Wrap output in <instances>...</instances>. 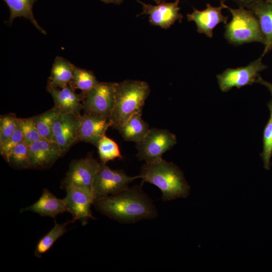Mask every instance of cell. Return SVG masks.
I'll return each instance as SVG.
<instances>
[{
	"mask_svg": "<svg viewBox=\"0 0 272 272\" xmlns=\"http://www.w3.org/2000/svg\"><path fill=\"white\" fill-rule=\"evenodd\" d=\"M266 68L260 57L245 66L227 69L217 76L219 88L222 92H227L233 87L239 89L251 85L256 83L259 72Z\"/></svg>",
	"mask_w": 272,
	"mask_h": 272,
	"instance_id": "ba28073f",
	"label": "cell"
},
{
	"mask_svg": "<svg viewBox=\"0 0 272 272\" xmlns=\"http://www.w3.org/2000/svg\"><path fill=\"white\" fill-rule=\"evenodd\" d=\"M47 90L53 98L54 106L61 113L81 115L83 97L77 94L70 84L61 89L47 87Z\"/></svg>",
	"mask_w": 272,
	"mask_h": 272,
	"instance_id": "2e32d148",
	"label": "cell"
},
{
	"mask_svg": "<svg viewBox=\"0 0 272 272\" xmlns=\"http://www.w3.org/2000/svg\"><path fill=\"white\" fill-rule=\"evenodd\" d=\"M142 115L140 113L133 115L117 129L124 141L138 143L148 133L150 128Z\"/></svg>",
	"mask_w": 272,
	"mask_h": 272,
	"instance_id": "ffe728a7",
	"label": "cell"
},
{
	"mask_svg": "<svg viewBox=\"0 0 272 272\" xmlns=\"http://www.w3.org/2000/svg\"><path fill=\"white\" fill-rule=\"evenodd\" d=\"M61 113L54 106L42 113L32 116L38 131L43 139L52 141L53 125Z\"/></svg>",
	"mask_w": 272,
	"mask_h": 272,
	"instance_id": "cb8c5ba5",
	"label": "cell"
},
{
	"mask_svg": "<svg viewBox=\"0 0 272 272\" xmlns=\"http://www.w3.org/2000/svg\"><path fill=\"white\" fill-rule=\"evenodd\" d=\"M153 1L155 2L157 4H159L161 3L166 2L168 0H153Z\"/></svg>",
	"mask_w": 272,
	"mask_h": 272,
	"instance_id": "836d02e7",
	"label": "cell"
},
{
	"mask_svg": "<svg viewBox=\"0 0 272 272\" xmlns=\"http://www.w3.org/2000/svg\"><path fill=\"white\" fill-rule=\"evenodd\" d=\"M98 82L92 71L76 66L70 84L75 90H81L80 94L84 99L85 95Z\"/></svg>",
	"mask_w": 272,
	"mask_h": 272,
	"instance_id": "603a6c76",
	"label": "cell"
},
{
	"mask_svg": "<svg viewBox=\"0 0 272 272\" xmlns=\"http://www.w3.org/2000/svg\"><path fill=\"white\" fill-rule=\"evenodd\" d=\"M248 9L252 11L258 19L264 38L262 57L272 49V0L258 2Z\"/></svg>",
	"mask_w": 272,
	"mask_h": 272,
	"instance_id": "ac0fdd59",
	"label": "cell"
},
{
	"mask_svg": "<svg viewBox=\"0 0 272 272\" xmlns=\"http://www.w3.org/2000/svg\"><path fill=\"white\" fill-rule=\"evenodd\" d=\"M98 154L101 162L106 164L116 158L122 159L117 144L106 135L99 141L97 146Z\"/></svg>",
	"mask_w": 272,
	"mask_h": 272,
	"instance_id": "d4e9b609",
	"label": "cell"
},
{
	"mask_svg": "<svg viewBox=\"0 0 272 272\" xmlns=\"http://www.w3.org/2000/svg\"><path fill=\"white\" fill-rule=\"evenodd\" d=\"M105 4H113L119 5L122 3L123 0H100Z\"/></svg>",
	"mask_w": 272,
	"mask_h": 272,
	"instance_id": "d6a6232c",
	"label": "cell"
},
{
	"mask_svg": "<svg viewBox=\"0 0 272 272\" xmlns=\"http://www.w3.org/2000/svg\"><path fill=\"white\" fill-rule=\"evenodd\" d=\"M80 116L61 113L53 123L52 141L56 143L65 153L79 142L78 131Z\"/></svg>",
	"mask_w": 272,
	"mask_h": 272,
	"instance_id": "4fadbf2b",
	"label": "cell"
},
{
	"mask_svg": "<svg viewBox=\"0 0 272 272\" xmlns=\"http://www.w3.org/2000/svg\"><path fill=\"white\" fill-rule=\"evenodd\" d=\"M139 176L142 183L148 182L159 188L163 201L185 198L190 193V187L182 171L176 165L162 158L145 162Z\"/></svg>",
	"mask_w": 272,
	"mask_h": 272,
	"instance_id": "7a4b0ae2",
	"label": "cell"
},
{
	"mask_svg": "<svg viewBox=\"0 0 272 272\" xmlns=\"http://www.w3.org/2000/svg\"><path fill=\"white\" fill-rule=\"evenodd\" d=\"M256 83L260 84L265 86L270 92L272 96V83L263 79L260 76L256 81ZM272 106V101L269 102Z\"/></svg>",
	"mask_w": 272,
	"mask_h": 272,
	"instance_id": "1f68e13d",
	"label": "cell"
},
{
	"mask_svg": "<svg viewBox=\"0 0 272 272\" xmlns=\"http://www.w3.org/2000/svg\"><path fill=\"white\" fill-rule=\"evenodd\" d=\"M19 126V118L13 113L0 117V145L11 137Z\"/></svg>",
	"mask_w": 272,
	"mask_h": 272,
	"instance_id": "f1b7e54d",
	"label": "cell"
},
{
	"mask_svg": "<svg viewBox=\"0 0 272 272\" xmlns=\"http://www.w3.org/2000/svg\"><path fill=\"white\" fill-rule=\"evenodd\" d=\"M19 126L23 136V142L28 146L43 138L39 134L32 117L19 118Z\"/></svg>",
	"mask_w": 272,
	"mask_h": 272,
	"instance_id": "83f0119b",
	"label": "cell"
},
{
	"mask_svg": "<svg viewBox=\"0 0 272 272\" xmlns=\"http://www.w3.org/2000/svg\"><path fill=\"white\" fill-rule=\"evenodd\" d=\"M28 146L24 142L16 146L9 157L10 166L18 170L30 169Z\"/></svg>",
	"mask_w": 272,
	"mask_h": 272,
	"instance_id": "484cf974",
	"label": "cell"
},
{
	"mask_svg": "<svg viewBox=\"0 0 272 272\" xmlns=\"http://www.w3.org/2000/svg\"><path fill=\"white\" fill-rule=\"evenodd\" d=\"M30 169L44 170L50 168L66 153L54 142L44 139L28 146Z\"/></svg>",
	"mask_w": 272,
	"mask_h": 272,
	"instance_id": "8fae6325",
	"label": "cell"
},
{
	"mask_svg": "<svg viewBox=\"0 0 272 272\" xmlns=\"http://www.w3.org/2000/svg\"><path fill=\"white\" fill-rule=\"evenodd\" d=\"M78 131V141L97 147L101 139L105 135L109 127H112L109 118L84 113L79 116Z\"/></svg>",
	"mask_w": 272,
	"mask_h": 272,
	"instance_id": "9a60e30c",
	"label": "cell"
},
{
	"mask_svg": "<svg viewBox=\"0 0 272 272\" xmlns=\"http://www.w3.org/2000/svg\"><path fill=\"white\" fill-rule=\"evenodd\" d=\"M139 175L130 176L123 170H114L101 162L100 169L92 184V192L95 199L120 193L128 188Z\"/></svg>",
	"mask_w": 272,
	"mask_h": 272,
	"instance_id": "8992f818",
	"label": "cell"
},
{
	"mask_svg": "<svg viewBox=\"0 0 272 272\" xmlns=\"http://www.w3.org/2000/svg\"><path fill=\"white\" fill-rule=\"evenodd\" d=\"M100 166L101 162L91 155L72 161L60 188L65 190L68 186L74 185L92 191L93 182Z\"/></svg>",
	"mask_w": 272,
	"mask_h": 272,
	"instance_id": "9c48e42d",
	"label": "cell"
},
{
	"mask_svg": "<svg viewBox=\"0 0 272 272\" xmlns=\"http://www.w3.org/2000/svg\"><path fill=\"white\" fill-rule=\"evenodd\" d=\"M73 221H67L63 224H58L54 220L53 227L38 242L34 250V255L41 258L43 254L49 250L56 241L66 232L67 226Z\"/></svg>",
	"mask_w": 272,
	"mask_h": 272,
	"instance_id": "7402d4cb",
	"label": "cell"
},
{
	"mask_svg": "<svg viewBox=\"0 0 272 272\" xmlns=\"http://www.w3.org/2000/svg\"><path fill=\"white\" fill-rule=\"evenodd\" d=\"M23 142V133L19 122V126L14 134L0 145V154L7 162H8L10 155L13 150Z\"/></svg>",
	"mask_w": 272,
	"mask_h": 272,
	"instance_id": "f546056e",
	"label": "cell"
},
{
	"mask_svg": "<svg viewBox=\"0 0 272 272\" xmlns=\"http://www.w3.org/2000/svg\"><path fill=\"white\" fill-rule=\"evenodd\" d=\"M268 106L270 116L263 130V150L260 155L264 167L266 170L270 169V158L272 155V106L270 103Z\"/></svg>",
	"mask_w": 272,
	"mask_h": 272,
	"instance_id": "4316f807",
	"label": "cell"
},
{
	"mask_svg": "<svg viewBox=\"0 0 272 272\" xmlns=\"http://www.w3.org/2000/svg\"><path fill=\"white\" fill-rule=\"evenodd\" d=\"M240 5V7H246L248 9L254 4L262 0H234Z\"/></svg>",
	"mask_w": 272,
	"mask_h": 272,
	"instance_id": "4dcf8cb0",
	"label": "cell"
},
{
	"mask_svg": "<svg viewBox=\"0 0 272 272\" xmlns=\"http://www.w3.org/2000/svg\"><path fill=\"white\" fill-rule=\"evenodd\" d=\"M24 211H30L43 217L54 218L56 216L67 212V210L64 198H58L47 188H44L39 199L22 210V212Z\"/></svg>",
	"mask_w": 272,
	"mask_h": 272,
	"instance_id": "e0dca14e",
	"label": "cell"
},
{
	"mask_svg": "<svg viewBox=\"0 0 272 272\" xmlns=\"http://www.w3.org/2000/svg\"><path fill=\"white\" fill-rule=\"evenodd\" d=\"M66 196L64 198L67 212L73 217V223L80 221L83 225L87 224L89 219H94L91 207L95 197L92 191L74 185L65 189Z\"/></svg>",
	"mask_w": 272,
	"mask_h": 272,
	"instance_id": "30bf717a",
	"label": "cell"
},
{
	"mask_svg": "<svg viewBox=\"0 0 272 272\" xmlns=\"http://www.w3.org/2000/svg\"><path fill=\"white\" fill-rule=\"evenodd\" d=\"M181 0H175L174 2H163L153 5L138 1L142 6V12L139 15H149V22L151 25L168 29L176 21L181 22L183 18L179 11V4Z\"/></svg>",
	"mask_w": 272,
	"mask_h": 272,
	"instance_id": "7c38bea8",
	"label": "cell"
},
{
	"mask_svg": "<svg viewBox=\"0 0 272 272\" xmlns=\"http://www.w3.org/2000/svg\"><path fill=\"white\" fill-rule=\"evenodd\" d=\"M151 90L148 83L126 80L117 83L114 108L110 117L112 127L118 129L133 115L142 114Z\"/></svg>",
	"mask_w": 272,
	"mask_h": 272,
	"instance_id": "3957f363",
	"label": "cell"
},
{
	"mask_svg": "<svg viewBox=\"0 0 272 272\" xmlns=\"http://www.w3.org/2000/svg\"><path fill=\"white\" fill-rule=\"evenodd\" d=\"M117 83L99 82L84 97V113L109 118L115 99Z\"/></svg>",
	"mask_w": 272,
	"mask_h": 272,
	"instance_id": "52a82bcc",
	"label": "cell"
},
{
	"mask_svg": "<svg viewBox=\"0 0 272 272\" xmlns=\"http://www.w3.org/2000/svg\"><path fill=\"white\" fill-rule=\"evenodd\" d=\"M143 184L129 187L117 194L96 198L93 205L103 215L123 224L157 217L158 212Z\"/></svg>",
	"mask_w": 272,
	"mask_h": 272,
	"instance_id": "6da1fadb",
	"label": "cell"
},
{
	"mask_svg": "<svg viewBox=\"0 0 272 272\" xmlns=\"http://www.w3.org/2000/svg\"><path fill=\"white\" fill-rule=\"evenodd\" d=\"M10 10V16L8 21L11 25L17 17H23L29 20L41 33L46 35L47 32L41 28L36 20L33 13V7L38 0H3Z\"/></svg>",
	"mask_w": 272,
	"mask_h": 272,
	"instance_id": "44dd1931",
	"label": "cell"
},
{
	"mask_svg": "<svg viewBox=\"0 0 272 272\" xmlns=\"http://www.w3.org/2000/svg\"><path fill=\"white\" fill-rule=\"evenodd\" d=\"M232 18L226 25L225 37L232 44L264 43V38L257 18L250 10L243 7L232 9L227 6Z\"/></svg>",
	"mask_w": 272,
	"mask_h": 272,
	"instance_id": "277c9868",
	"label": "cell"
},
{
	"mask_svg": "<svg viewBox=\"0 0 272 272\" xmlns=\"http://www.w3.org/2000/svg\"><path fill=\"white\" fill-rule=\"evenodd\" d=\"M227 6L222 0H221L219 7H215L210 4H207V8L202 11L193 9V11L187 15V20L194 21L197 27V32L206 35L212 38L213 36V30L219 23H227V16L225 17L222 13V10L227 9Z\"/></svg>",
	"mask_w": 272,
	"mask_h": 272,
	"instance_id": "5bb4252c",
	"label": "cell"
},
{
	"mask_svg": "<svg viewBox=\"0 0 272 272\" xmlns=\"http://www.w3.org/2000/svg\"><path fill=\"white\" fill-rule=\"evenodd\" d=\"M177 143L176 135L166 129L152 128L145 137L136 143L137 157L145 162L162 158Z\"/></svg>",
	"mask_w": 272,
	"mask_h": 272,
	"instance_id": "5b68a950",
	"label": "cell"
},
{
	"mask_svg": "<svg viewBox=\"0 0 272 272\" xmlns=\"http://www.w3.org/2000/svg\"><path fill=\"white\" fill-rule=\"evenodd\" d=\"M75 67L67 59L56 56L52 64L47 87L58 89L66 87L73 79Z\"/></svg>",
	"mask_w": 272,
	"mask_h": 272,
	"instance_id": "d6986e66",
	"label": "cell"
}]
</instances>
